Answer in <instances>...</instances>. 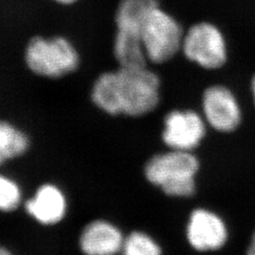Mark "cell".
I'll list each match as a JSON object with an SVG mask.
<instances>
[{
	"label": "cell",
	"mask_w": 255,
	"mask_h": 255,
	"mask_svg": "<svg viewBox=\"0 0 255 255\" xmlns=\"http://www.w3.org/2000/svg\"><path fill=\"white\" fill-rule=\"evenodd\" d=\"M160 80L146 66H119L99 76L93 85V103L111 116L141 117L159 102Z\"/></svg>",
	"instance_id": "1"
},
{
	"label": "cell",
	"mask_w": 255,
	"mask_h": 255,
	"mask_svg": "<svg viewBox=\"0 0 255 255\" xmlns=\"http://www.w3.org/2000/svg\"><path fill=\"white\" fill-rule=\"evenodd\" d=\"M24 59L32 73L48 79H59L73 73L81 64L79 50L64 36L30 38Z\"/></svg>",
	"instance_id": "2"
},
{
	"label": "cell",
	"mask_w": 255,
	"mask_h": 255,
	"mask_svg": "<svg viewBox=\"0 0 255 255\" xmlns=\"http://www.w3.org/2000/svg\"><path fill=\"white\" fill-rule=\"evenodd\" d=\"M199 169L197 158L189 151L173 149L156 155L146 165V179L168 196L190 197L196 188L195 176Z\"/></svg>",
	"instance_id": "3"
},
{
	"label": "cell",
	"mask_w": 255,
	"mask_h": 255,
	"mask_svg": "<svg viewBox=\"0 0 255 255\" xmlns=\"http://www.w3.org/2000/svg\"><path fill=\"white\" fill-rule=\"evenodd\" d=\"M183 37L179 22L159 5L147 13L141 27L146 59L154 64H163L172 59L182 48Z\"/></svg>",
	"instance_id": "4"
},
{
	"label": "cell",
	"mask_w": 255,
	"mask_h": 255,
	"mask_svg": "<svg viewBox=\"0 0 255 255\" xmlns=\"http://www.w3.org/2000/svg\"><path fill=\"white\" fill-rule=\"evenodd\" d=\"M182 48L188 60L207 69L219 68L227 60L224 36L219 27L209 22L190 27L184 33Z\"/></svg>",
	"instance_id": "5"
},
{
	"label": "cell",
	"mask_w": 255,
	"mask_h": 255,
	"mask_svg": "<svg viewBox=\"0 0 255 255\" xmlns=\"http://www.w3.org/2000/svg\"><path fill=\"white\" fill-rule=\"evenodd\" d=\"M205 134L204 123L191 111H173L164 119V142L172 149L190 151Z\"/></svg>",
	"instance_id": "6"
},
{
	"label": "cell",
	"mask_w": 255,
	"mask_h": 255,
	"mask_svg": "<svg viewBox=\"0 0 255 255\" xmlns=\"http://www.w3.org/2000/svg\"><path fill=\"white\" fill-rule=\"evenodd\" d=\"M203 111L210 125L219 131L236 129L241 120L240 109L231 91L223 86H212L203 95Z\"/></svg>",
	"instance_id": "7"
},
{
	"label": "cell",
	"mask_w": 255,
	"mask_h": 255,
	"mask_svg": "<svg viewBox=\"0 0 255 255\" xmlns=\"http://www.w3.org/2000/svg\"><path fill=\"white\" fill-rule=\"evenodd\" d=\"M187 238L197 251H215L227 240V229L219 217L207 210L198 209L192 213L187 226Z\"/></svg>",
	"instance_id": "8"
},
{
	"label": "cell",
	"mask_w": 255,
	"mask_h": 255,
	"mask_svg": "<svg viewBox=\"0 0 255 255\" xmlns=\"http://www.w3.org/2000/svg\"><path fill=\"white\" fill-rule=\"evenodd\" d=\"M27 214L38 223L46 226L60 223L67 211V201L64 192L57 185H41L34 196L26 201Z\"/></svg>",
	"instance_id": "9"
},
{
	"label": "cell",
	"mask_w": 255,
	"mask_h": 255,
	"mask_svg": "<svg viewBox=\"0 0 255 255\" xmlns=\"http://www.w3.org/2000/svg\"><path fill=\"white\" fill-rule=\"evenodd\" d=\"M124 239L117 226L109 221L98 219L82 230L79 244L82 253L86 255H115L122 251Z\"/></svg>",
	"instance_id": "10"
},
{
	"label": "cell",
	"mask_w": 255,
	"mask_h": 255,
	"mask_svg": "<svg viewBox=\"0 0 255 255\" xmlns=\"http://www.w3.org/2000/svg\"><path fill=\"white\" fill-rule=\"evenodd\" d=\"M158 5L157 0H119L115 12L117 31L141 37L143 21Z\"/></svg>",
	"instance_id": "11"
},
{
	"label": "cell",
	"mask_w": 255,
	"mask_h": 255,
	"mask_svg": "<svg viewBox=\"0 0 255 255\" xmlns=\"http://www.w3.org/2000/svg\"><path fill=\"white\" fill-rule=\"evenodd\" d=\"M28 147L27 133L8 121L0 120V166L25 154Z\"/></svg>",
	"instance_id": "12"
},
{
	"label": "cell",
	"mask_w": 255,
	"mask_h": 255,
	"mask_svg": "<svg viewBox=\"0 0 255 255\" xmlns=\"http://www.w3.org/2000/svg\"><path fill=\"white\" fill-rule=\"evenodd\" d=\"M123 253L127 255H156L161 249L154 241L141 232H133L124 239Z\"/></svg>",
	"instance_id": "13"
},
{
	"label": "cell",
	"mask_w": 255,
	"mask_h": 255,
	"mask_svg": "<svg viewBox=\"0 0 255 255\" xmlns=\"http://www.w3.org/2000/svg\"><path fill=\"white\" fill-rule=\"evenodd\" d=\"M22 201L18 183L0 174V211L11 212L17 209Z\"/></svg>",
	"instance_id": "14"
},
{
	"label": "cell",
	"mask_w": 255,
	"mask_h": 255,
	"mask_svg": "<svg viewBox=\"0 0 255 255\" xmlns=\"http://www.w3.org/2000/svg\"><path fill=\"white\" fill-rule=\"evenodd\" d=\"M56 2L59 5H64V6H70L74 5L75 3H77L79 0H52Z\"/></svg>",
	"instance_id": "15"
},
{
	"label": "cell",
	"mask_w": 255,
	"mask_h": 255,
	"mask_svg": "<svg viewBox=\"0 0 255 255\" xmlns=\"http://www.w3.org/2000/svg\"><path fill=\"white\" fill-rule=\"evenodd\" d=\"M248 254L251 255H255V233L253 236V238H252L251 245L249 246V249H248Z\"/></svg>",
	"instance_id": "16"
},
{
	"label": "cell",
	"mask_w": 255,
	"mask_h": 255,
	"mask_svg": "<svg viewBox=\"0 0 255 255\" xmlns=\"http://www.w3.org/2000/svg\"><path fill=\"white\" fill-rule=\"evenodd\" d=\"M11 253L9 252V250L6 247L1 246L0 245V255H10Z\"/></svg>",
	"instance_id": "17"
},
{
	"label": "cell",
	"mask_w": 255,
	"mask_h": 255,
	"mask_svg": "<svg viewBox=\"0 0 255 255\" xmlns=\"http://www.w3.org/2000/svg\"><path fill=\"white\" fill-rule=\"evenodd\" d=\"M252 88H253V94H254V99H255V76L253 79V82H252Z\"/></svg>",
	"instance_id": "18"
}]
</instances>
